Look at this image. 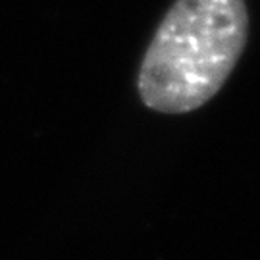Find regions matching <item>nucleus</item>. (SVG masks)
Here are the masks:
<instances>
[{"instance_id":"1","label":"nucleus","mask_w":260,"mask_h":260,"mask_svg":"<svg viewBox=\"0 0 260 260\" xmlns=\"http://www.w3.org/2000/svg\"><path fill=\"white\" fill-rule=\"evenodd\" d=\"M247 39L245 0H174L141 60V103L160 114L205 106L235 70Z\"/></svg>"}]
</instances>
